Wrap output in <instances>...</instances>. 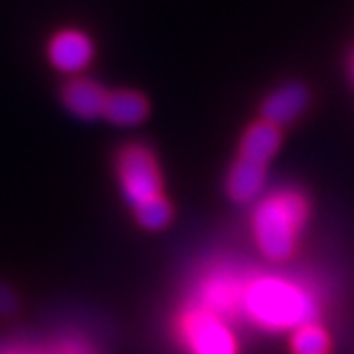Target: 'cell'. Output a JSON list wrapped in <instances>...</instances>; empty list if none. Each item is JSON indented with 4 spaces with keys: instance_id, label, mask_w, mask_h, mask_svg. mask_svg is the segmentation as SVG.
I'll return each instance as SVG.
<instances>
[{
    "instance_id": "cell-11",
    "label": "cell",
    "mask_w": 354,
    "mask_h": 354,
    "mask_svg": "<svg viewBox=\"0 0 354 354\" xmlns=\"http://www.w3.org/2000/svg\"><path fill=\"white\" fill-rule=\"evenodd\" d=\"M295 354H326L328 352V335L316 322H306L297 326L292 335Z\"/></svg>"
},
{
    "instance_id": "cell-5",
    "label": "cell",
    "mask_w": 354,
    "mask_h": 354,
    "mask_svg": "<svg viewBox=\"0 0 354 354\" xmlns=\"http://www.w3.org/2000/svg\"><path fill=\"white\" fill-rule=\"evenodd\" d=\"M94 58L92 41L80 30H62L49 43V60L62 73H80Z\"/></svg>"
},
{
    "instance_id": "cell-6",
    "label": "cell",
    "mask_w": 354,
    "mask_h": 354,
    "mask_svg": "<svg viewBox=\"0 0 354 354\" xmlns=\"http://www.w3.org/2000/svg\"><path fill=\"white\" fill-rule=\"evenodd\" d=\"M62 100L73 115L94 120L103 115L107 92L92 80H71L62 90Z\"/></svg>"
},
{
    "instance_id": "cell-13",
    "label": "cell",
    "mask_w": 354,
    "mask_h": 354,
    "mask_svg": "<svg viewBox=\"0 0 354 354\" xmlns=\"http://www.w3.org/2000/svg\"><path fill=\"white\" fill-rule=\"evenodd\" d=\"M17 308V303H15V295L7 288V286H0V314L3 316H9L13 314Z\"/></svg>"
},
{
    "instance_id": "cell-1",
    "label": "cell",
    "mask_w": 354,
    "mask_h": 354,
    "mask_svg": "<svg viewBox=\"0 0 354 354\" xmlns=\"http://www.w3.org/2000/svg\"><path fill=\"white\" fill-rule=\"evenodd\" d=\"M243 308L257 324L273 331L314 320L316 306L301 286L280 277H259L243 292Z\"/></svg>"
},
{
    "instance_id": "cell-2",
    "label": "cell",
    "mask_w": 354,
    "mask_h": 354,
    "mask_svg": "<svg viewBox=\"0 0 354 354\" xmlns=\"http://www.w3.org/2000/svg\"><path fill=\"white\" fill-rule=\"evenodd\" d=\"M306 218L308 203L297 190H277L263 198L254 209V233L265 257L288 259Z\"/></svg>"
},
{
    "instance_id": "cell-12",
    "label": "cell",
    "mask_w": 354,
    "mask_h": 354,
    "mask_svg": "<svg viewBox=\"0 0 354 354\" xmlns=\"http://www.w3.org/2000/svg\"><path fill=\"white\" fill-rule=\"evenodd\" d=\"M135 212H137L139 224L147 231H158L162 226H167L171 220V207L162 198V194L151 196V198L143 201V203L135 205Z\"/></svg>"
},
{
    "instance_id": "cell-8",
    "label": "cell",
    "mask_w": 354,
    "mask_h": 354,
    "mask_svg": "<svg viewBox=\"0 0 354 354\" xmlns=\"http://www.w3.org/2000/svg\"><path fill=\"white\" fill-rule=\"evenodd\" d=\"M265 180H267L265 165L239 158L229 173L226 188H229L231 198L239 201V203H248V201H254L261 194Z\"/></svg>"
},
{
    "instance_id": "cell-7",
    "label": "cell",
    "mask_w": 354,
    "mask_h": 354,
    "mask_svg": "<svg viewBox=\"0 0 354 354\" xmlns=\"http://www.w3.org/2000/svg\"><path fill=\"white\" fill-rule=\"evenodd\" d=\"M308 105V92L299 84H288L275 90L263 105V118L265 122H271L275 126H284L292 122Z\"/></svg>"
},
{
    "instance_id": "cell-3",
    "label": "cell",
    "mask_w": 354,
    "mask_h": 354,
    "mask_svg": "<svg viewBox=\"0 0 354 354\" xmlns=\"http://www.w3.org/2000/svg\"><path fill=\"white\" fill-rule=\"evenodd\" d=\"M118 173L122 180V190L133 207L160 194V171L156 167L154 156L145 147L129 145L122 149L118 158Z\"/></svg>"
},
{
    "instance_id": "cell-9",
    "label": "cell",
    "mask_w": 354,
    "mask_h": 354,
    "mask_svg": "<svg viewBox=\"0 0 354 354\" xmlns=\"http://www.w3.org/2000/svg\"><path fill=\"white\" fill-rule=\"evenodd\" d=\"M282 135L277 126L271 122H259L250 126L243 141H241V158L265 165L280 147Z\"/></svg>"
},
{
    "instance_id": "cell-10",
    "label": "cell",
    "mask_w": 354,
    "mask_h": 354,
    "mask_svg": "<svg viewBox=\"0 0 354 354\" xmlns=\"http://www.w3.org/2000/svg\"><path fill=\"white\" fill-rule=\"evenodd\" d=\"M103 115L118 126H135L147 115V100L131 90L107 94Z\"/></svg>"
},
{
    "instance_id": "cell-4",
    "label": "cell",
    "mask_w": 354,
    "mask_h": 354,
    "mask_svg": "<svg viewBox=\"0 0 354 354\" xmlns=\"http://www.w3.org/2000/svg\"><path fill=\"white\" fill-rule=\"evenodd\" d=\"M182 335L192 354H237L235 335L209 308L190 310L182 320Z\"/></svg>"
}]
</instances>
